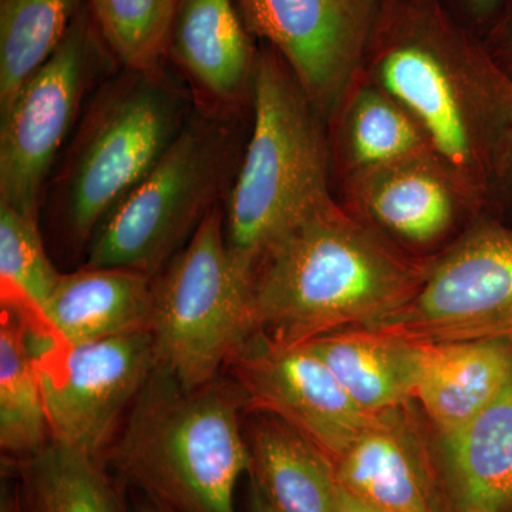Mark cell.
Returning a JSON list of instances; mask_svg holds the SVG:
<instances>
[{"label": "cell", "mask_w": 512, "mask_h": 512, "mask_svg": "<svg viewBox=\"0 0 512 512\" xmlns=\"http://www.w3.org/2000/svg\"><path fill=\"white\" fill-rule=\"evenodd\" d=\"M402 410L382 414L336 461L339 485L383 512H446L436 464Z\"/></svg>", "instance_id": "14"}, {"label": "cell", "mask_w": 512, "mask_h": 512, "mask_svg": "<svg viewBox=\"0 0 512 512\" xmlns=\"http://www.w3.org/2000/svg\"><path fill=\"white\" fill-rule=\"evenodd\" d=\"M0 512H26L22 490H20L19 485L3 481L2 494H0Z\"/></svg>", "instance_id": "27"}, {"label": "cell", "mask_w": 512, "mask_h": 512, "mask_svg": "<svg viewBox=\"0 0 512 512\" xmlns=\"http://www.w3.org/2000/svg\"><path fill=\"white\" fill-rule=\"evenodd\" d=\"M363 72L419 124L433 153L483 200L512 134V82L443 23L417 20Z\"/></svg>", "instance_id": "2"}, {"label": "cell", "mask_w": 512, "mask_h": 512, "mask_svg": "<svg viewBox=\"0 0 512 512\" xmlns=\"http://www.w3.org/2000/svg\"><path fill=\"white\" fill-rule=\"evenodd\" d=\"M60 278L46 254L39 220L0 202L2 308L12 309L32 328L47 330L45 309Z\"/></svg>", "instance_id": "25"}, {"label": "cell", "mask_w": 512, "mask_h": 512, "mask_svg": "<svg viewBox=\"0 0 512 512\" xmlns=\"http://www.w3.org/2000/svg\"><path fill=\"white\" fill-rule=\"evenodd\" d=\"M254 126L228 195L225 239L254 275L266 249L330 195L332 153L322 114L274 49L256 57Z\"/></svg>", "instance_id": "4"}, {"label": "cell", "mask_w": 512, "mask_h": 512, "mask_svg": "<svg viewBox=\"0 0 512 512\" xmlns=\"http://www.w3.org/2000/svg\"><path fill=\"white\" fill-rule=\"evenodd\" d=\"M370 329L413 343L512 340V231L470 229L431 262L419 292Z\"/></svg>", "instance_id": "9"}, {"label": "cell", "mask_w": 512, "mask_h": 512, "mask_svg": "<svg viewBox=\"0 0 512 512\" xmlns=\"http://www.w3.org/2000/svg\"><path fill=\"white\" fill-rule=\"evenodd\" d=\"M231 365L245 402L284 421L335 463L380 417L363 412L305 343L278 345L255 333Z\"/></svg>", "instance_id": "11"}, {"label": "cell", "mask_w": 512, "mask_h": 512, "mask_svg": "<svg viewBox=\"0 0 512 512\" xmlns=\"http://www.w3.org/2000/svg\"><path fill=\"white\" fill-rule=\"evenodd\" d=\"M234 0H178L170 46L204 92L237 100L252 87L256 56Z\"/></svg>", "instance_id": "19"}, {"label": "cell", "mask_w": 512, "mask_h": 512, "mask_svg": "<svg viewBox=\"0 0 512 512\" xmlns=\"http://www.w3.org/2000/svg\"><path fill=\"white\" fill-rule=\"evenodd\" d=\"M239 399L241 390L217 380L184 389L157 366L111 461L128 483L173 512H238V481L251 470Z\"/></svg>", "instance_id": "3"}, {"label": "cell", "mask_w": 512, "mask_h": 512, "mask_svg": "<svg viewBox=\"0 0 512 512\" xmlns=\"http://www.w3.org/2000/svg\"><path fill=\"white\" fill-rule=\"evenodd\" d=\"M249 30L268 40L322 116L359 69L363 12L349 0H238Z\"/></svg>", "instance_id": "12"}, {"label": "cell", "mask_w": 512, "mask_h": 512, "mask_svg": "<svg viewBox=\"0 0 512 512\" xmlns=\"http://www.w3.org/2000/svg\"><path fill=\"white\" fill-rule=\"evenodd\" d=\"M436 471L446 512H512V384L443 437Z\"/></svg>", "instance_id": "17"}, {"label": "cell", "mask_w": 512, "mask_h": 512, "mask_svg": "<svg viewBox=\"0 0 512 512\" xmlns=\"http://www.w3.org/2000/svg\"><path fill=\"white\" fill-rule=\"evenodd\" d=\"M225 168L221 127L202 120L183 127L156 167L100 222L87 266L153 278L214 210Z\"/></svg>", "instance_id": "6"}, {"label": "cell", "mask_w": 512, "mask_h": 512, "mask_svg": "<svg viewBox=\"0 0 512 512\" xmlns=\"http://www.w3.org/2000/svg\"><path fill=\"white\" fill-rule=\"evenodd\" d=\"M363 412L404 409L414 399L416 343L379 330H339L306 342Z\"/></svg>", "instance_id": "20"}, {"label": "cell", "mask_w": 512, "mask_h": 512, "mask_svg": "<svg viewBox=\"0 0 512 512\" xmlns=\"http://www.w3.org/2000/svg\"><path fill=\"white\" fill-rule=\"evenodd\" d=\"M154 281L123 268H93L63 275L45 309V325L66 345L151 332Z\"/></svg>", "instance_id": "16"}, {"label": "cell", "mask_w": 512, "mask_h": 512, "mask_svg": "<svg viewBox=\"0 0 512 512\" xmlns=\"http://www.w3.org/2000/svg\"><path fill=\"white\" fill-rule=\"evenodd\" d=\"M87 35L73 22L62 45L0 113V202L39 220L40 192L82 99Z\"/></svg>", "instance_id": "10"}, {"label": "cell", "mask_w": 512, "mask_h": 512, "mask_svg": "<svg viewBox=\"0 0 512 512\" xmlns=\"http://www.w3.org/2000/svg\"><path fill=\"white\" fill-rule=\"evenodd\" d=\"M430 266L330 198L276 239L256 264L255 333L292 346L370 328L419 292Z\"/></svg>", "instance_id": "1"}, {"label": "cell", "mask_w": 512, "mask_h": 512, "mask_svg": "<svg viewBox=\"0 0 512 512\" xmlns=\"http://www.w3.org/2000/svg\"><path fill=\"white\" fill-rule=\"evenodd\" d=\"M252 485L276 512H335L336 463L284 421H262L249 439Z\"/></svg>", "instance_id": "21"}, {"label": "cell", "mask_w": 512, "mask_h": 512, "mask_svg": "<svg viewBox=\"0 0 512 512\" xmlns=\"http://www.w3.org/2000/svg\"><path fill=\"white\" fill-rule=\"evenodd\" d=\"M42 380L25 320L2 308L0 320V447L23 458L50 443Z\"/></svg>", "instance_id": "23"}, {"label": "cell", "mask_w": 512, "mask_h": 512, "mask_svg": "<svg viewBox=\"0 0 512 512\" xmlns=\"http://www.w3.org/2000/svg\"><path fill=\"white\" fill-rule=\"evenodd\" d=\"M151 335L157 366L187 390L214 382L255 335L252 276L232 258L217 207L154 282Z\"/></svg>", "instance_id": "5"}, {"label": "cell", "mask_w": 512, "mask_h": 512, "mask_svg": "<svg viewBox=\"0 0 512 512\" xmlns=\"http://www.w3.org/2000/svg\"><path fill=\"white\" fill-rule=\"evenodd\" d=\"M251 512H276L262 494L252 485L251 491Z\"/></svg>", "instance_id": "30"}, {"label": "cell", "mask_w": 512, "mask_h": 512, "mask_svg": "<svg viewBox=\"0 0 512 512\" xmlns=\"http://www.w3.org/2000/svg\"><path fill=\"white\" fill-rule=\"evenodd\" d=\"M127 512H173L170 508L165 507V505L158 503V501L153 500V498L148 497V495H137L134 498L133 503L128 505Z\"/></svg>", "instance_id": "29"}, {"label": "cell", "mask_w": 512, "mask_h": 512, "mask_svg": "<svg viewBox=\"0 0 512 512\" xmlns=\"http://www.w3.org/2000/svg\"><path fill=\"white\" fill-rule=\"evenodd\" d=\"M26 512H127L101 458L50 441L19 466Z\"/></svg>", "instance_id": "22"}, {"label": "cell", "mask_w": 512, "mask_h": 512, "mask_svg": "<svg viewBox=\"0 0 512 512\" xmlns=\"http://www.w3.org/2000/svg\"><path fill=\"white\" fill-rule=\"evenodd\" d=\"M343 187L352 214L392 244L413 248L439 244L483 201L434 153L352 175Z\"/></svg>", "instance_id": "13"}, {"label": "cell", "mask_w": 512, "mask_h": 512, "mask_svg": "<svg viewBox=\"0 0 512 512\" xmlns=\"http://www.w3.org/2000/svg\"><path fill=\"white\" fill-rule=\"evenodd\" d=\"M335 512H383L372 507V505L363 503L355 495L343 490L339 485L338 500H336Z\"/></svg>", "instance_id": "28"}, {"label": "cell", "mask_w": 512, "mask_h": 512, "mask_svg": "<svg viewBox=\"0 0 512 512\" xmlns=\"http://www.w3.org/2000/svg\"><path fill=\"white\" fill-rule=\"evenodd\" d=\"M332 114L330 153L343 180L394 161L433 153L419 124L360 66Z\"/></svg>", "instance_id": "18"}, {"label": "cell", "mask_w": 512, "mask_h": 512, "mask_svg": "<svg viewBox=\"0 0 512 512\" xmlns=\"http://www.w3.org/2000/svg\"><path fill=\"white\" fill-rule=\"evenodd\" d=\"M77 0H0V113L52 57L73 25Z\"/></svg>", "instance_id": "24"}, {"label": "cell", "mask_w": 512, "mask_h": 512, "mask_svg": "<svg viewBox=\"0 0 512 512\" xmlns=\"http://www.w3.org/2000/svg\"><path fill=\"white\" fill-rule=\"evenodd\" d=\"M414 399L443 434L461 429L512 384V340L416 343Z\"/></svg>", "instance_id": "15"}, {"label": "cell", "mask_w": 512, "mask_h": 512, "mask_svg": "<svg viewBox=\"0 0 512 512\" xmlns=\"http://www.w3.org/2000/svg\"><path fill=\"white\" fill-rule=\"evenodd\" d=\"M25 320V319H23ZM50 440L101 458L157 367L151 332L66 345L30 328Z\"/></svg>", "instance_id": "8"}, {"label": "cell", "mask_w": 512, "mask_h": 512, "mask_svg": "<svg viewBox=\"0 0 512 512\" xmlns=\"http://www.w3.org/2000/svg\"><path fill=\"white\" fill-rule=\"evenodd\" d=\"M493 0H473L474 5L478 6V8H485V6L490 5Z\"/></svg>", "instance_id": "33"}, {"label": "cell", "mask_w": 512, "mask_h": 512, "mask_svg": "<svg viewBox=\"0 0 512 512\" xmlns=\"http://www.w3.org/2000/svg\"><path fill=\"white\" fill-rule=\"evenodd\" d=\"M350 3H352L353 6H356L357 9L362 10L365 8V3L367 0H349Z\"/></svg>", "instance_id": "32"}, {"label": "cell", "mask_w": 512, "mask_h": 512, "mask_svg": "<svg viewBox=\"0 0 512 512\" xmlns=\"http://www.w3.org/2000/svg\"><path fill=\"white\" fill-rule=\"evenodd\" d=\"M114 55L131 72H154L170 45L178 0H92Z\"/></svg>", "instance_id": "26"}, {"label": "cell", "mask_w": 512, "mask_h": 512, "mask_svg": "<svg viewBox=\"0 0 512 512\" xmlns=\"http://www.w3.org/2000/svg\"><path fill=\"white\" fill-rule=\"evenodd\" d=\"M131 73L100 104L69 173L67 218L77 241L92 239L183 130L178 93L154 72Z\"/></svg>", "instance_id": "7"}, {"label": "cell", "mask_w": 512, "mask_h": 512, "mask_svg": "<svg viewBox=\"0 0 512 512\" xmlns=\"http://www.w3.org/2000/svg\"><path fill=\"white\" fill-rule=\"evenodd\" d=\"M512 164V134L510 140H508L507 147H505L503 157H501L500 164H498L497 170L505 167V165Z\"/></svg>", "instance_id": "31"}]
</instances>
